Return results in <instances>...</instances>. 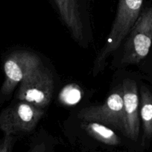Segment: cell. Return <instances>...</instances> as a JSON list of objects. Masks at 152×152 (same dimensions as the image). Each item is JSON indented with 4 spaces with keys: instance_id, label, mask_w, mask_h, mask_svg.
Here are the masks:
<instances>
[{
    "instance_id": "2",
    "label": "cell",
    "mask_w": 152,
    "mask_h": 152,
    "mask_svg": "<svg viewBox=\"0 0 152 152\" xmlns=\"http://www.w3.org/2000/svg\"><path fill=\"white\" fill-rule=\"evenodd\" d=\"M128 35L121 63L138 64L147 56L151 46L152 7H147L140 13Z\"/></svg>"
},
{
    "instance_id": "12",
    "label": "cell",
    "mask_w": 152,
    "mask_h": 152,
    "mask_svg": "<svg viewBox=\"0 0 152 152\" xmlns=\"http://www.w3.org/2000/svg\"><path fill=\"white\" fill-rule=\"evenodd\" d=\"M14 142V135H4L3 139H0V152L11 151Z\"/></svg>"
},
{
    "instance_id": "1",
    "label": "cell",
    "mask_w": 152,
    "mask_h": 152,
    "mask_svg": "<svg viewBox=\"0 0 152 152\" xmlns=\"http://www.w3.org/2000/svg\"><path fill=\"white\" fill-rule=\"evenodd\" d=\"M143 0H119L117 12L104 48L95 62L99 71L107 57L121 45L141 13Z\"/></svg>"
},
{
    "instance_id": "6",
    "label": "cell",
    "mask_w": 152,
    "mask_h": 152,
    "mask_svg": "<svg viewBox=\"0 0 152 152\" xmlns=\"http://www.w3.org/2000/svg\"><path fill=\"white\" fill-rule=\"evenodd\" d=\"M77 117L85 122H98L124 132V105L121 89L109 95L103 104L83 108Z\"/></svg>"
},
{
    "instance_id": "4",
    "label": "cell",
    "mask_w": 152,
    "mask_h": 152,
    "mask_svg": "<svg viewBox=\"0 0 152 152\" xmlns=\"http://www.w3.org/2000/svg\"><path fill=\"white\" fill-rule=\"evenodd\" d=\"M54 92V80L50 71L43 64L31 71L19 85L17 97L34 106H47Z\"/></svg>"
},
{
    "instance_id": "5",
    "label": "cell",
    "mask_w": 152,
    "mask_h": 152,
    "mask_svg": "<svg viewBox=\"0 0 152 152\" xmlns=\"http://www.w3.org/2000/svg\"><path fill=\"white\" fill-rule=\"evenodd\" d=\"M43 114L42 108L20 101L0 112V130L4 135L29 132L36 127Z\"/></svg>"
},
{
    "instance_id": "10",
    "label": "cell",
    "mask_w": 152,
    "mask_h": 152,
    "mask_svg": "<svg viewBox=\"0 0 152 152\" xmlns=\"http://www.w3.org/2000/svg\"><path fill=\"white\" fill-rule=\"evenodd\" d=\"M81 127L89 135L106 145H117L120 143V138L112 129L106 125L98 122H85Z\"/></svg>"
},
{
    "instance_id": "8",
    "label": "cell",
    "mask_w": 152,
    "mask_h": 152,
    "mask_svg": "<svg viewBox=\"0 0 152 152\" xmlns=\"http://www.w3.org/2000/svg\"><path fill=\"white\" fill-rule=\"evenodd\" d=\"M58 9L60 16L78 42L83 40V25L77 0H54Z\"/></svg>"
},
{
    "instance_id": "7",
    "label": "cell",
    "mask_w": 152,
    "mask_h": 152,
    "mask_svg": "<svg viewBox=\"0 0 152 152\" xmlns=\"http://www.w3.org/2000/svg\"><path fill=\"white\" fill-rule=\"evenodd\" d=\"M124 105L123 134L133 141H137L139 134V95L137 85L134 80L127 79L120 88Z\"/></svg>"
},
{
    "instance_id": "11",
    "label": "cell",
    "mask_w": 152,
    "mask_h": 152,
    "mask_svg": "<svg viewBox=\"0 0 152 152\" xmlns=\"http://www.w3.org/2000/svg\"><path fill=\"white\" fill-rule=\"evenodd\" d=\"M81 97V91L78 86L69 85L63 88L60 94V99L63 104L74 105L77 103Z\"/></svg>"
},
{
    "instance_id": "3",
    "label": "cell",
    "mask_w": 152,
    "mask_h": 152,
    "mask_svg": "<svg viewBox=\"0 0 152 152\" xmlns=\"http://www.w3.org/2000/svg\"><path fill=\"white\" fill-rule=\"evenodd\" d=\"M40 65V58L32 52L16 50L7 55L3 63L4 80L0 88V103L7 100L17 85Z\"/></svg>"
},
{
    "instance_id": "9",
    "label": "cell",
    "mask_w": 152,
    "mask_h": 152,
    "mask_svg": "<svg viewBox=\"0 0 152 152\" xmlns=\"http://www.w3.org/2000/svg\"><path fill=\"white\" fill-rule=\"evenodd\" d=\"M140 116L143 127V141L152 139V93L145 86L141 87Z\"/></svg>"
}]
</instances>
